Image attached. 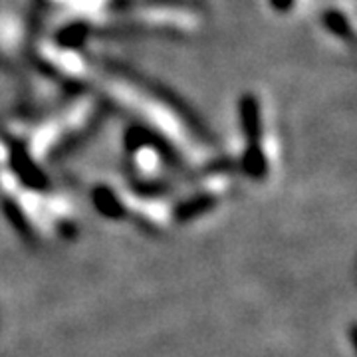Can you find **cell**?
Segmentation results:
<instances>
[{
	"label": "cell",
	"instance_id": "cell-1",
	"mask_svg": "<svg viewBox=\"0 0 357 357\" xmlns=\"http://www.w3.org/2000/svg\"><path fill=\"white\" fill-rule=\"evenodd\" d=\"M324 22L328 24V28H332L335 34L344 36V34H349V28H347V22L342 14L337 13H328L324 16Z\"/></svg>",
	"mask_w": 357,
	"mask_h": 357
},
{
	"label": "cell",
	"instance_id": "cell-2",
	"mask_svg": "<svg viewBox=\"0 0 357 357\" xmlns=\"http://www.w3.org/2000/svg\"><path fill=\"white\" fill-rule=\"evenodd\" d=\"M274 4L276 10H290V6L294 4V0H270Z\"/></svg>",
	"mask_w": 357,
	"mask_h": 357
}]
</instances>
